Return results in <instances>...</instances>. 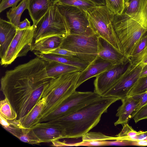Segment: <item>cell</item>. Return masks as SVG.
Wrapping results in <instances>:
<instances>
[{"label":"cell","instance_id":"cb8c5ba5","mask_svg":"<svg viewBox=\"0 0 147 147\" xmlns=\"http://www.w3.org/2000/svg\"><path fill=\"white\" fill-rule=\"evenodd\" d=\"M47 78H55L63 74L81 70L75 67L55 61L48 62L46 67Z\"/></svg>","mask_w":147,"mask_h":147},{"label":"cell","instance_id":"484cf974","mask_svg":"<svg viewBox=\"0 0 147 147\" xmlns=\"http://www.w3.org/2000/svg\"><path fill=\"white\" fill-rule=\"evenodd\" d=\"M27 3L28 0H22L17 6L12 7L7 12V17L9 22L16 27L20 22L22 14L27 9Z\"/></svg>","mask_w":147,"mask_h":147},{"label":"cell","instance_id":"6da1fadb","mask_svg":"<svg viewBox=\"0 0 147 147\" xmlns=\"http://www.w3.org/2000/svg\"><path fill=\"white\" fill-rule=\"evenodd\" d=\"M48 62L37 57L7 71L1 77V90L16 111L17 119L26 115L42 98L53 78L46 76Z\"/></svg>","mask_w":147,"mask_h":147},{"label":"cell","instance_id":"7402d4cb","mask_svg":"<svg viewBox=\"0 0 147 147\" xmlns=\"http://www.w3.org/2000/svg\"><path fill=\"white\" fill-rule=\"evenodd\" d=\"M35 54L37 57L47 62L54 61L69 65L80 69L82 71L85 69L90 63L77 58L56 54L38 53Z\"/></svg>","mask_w":147,"mask_h":147},{"label":"cell","instance_id":"8fae6325","mask_svg":"<svg viewBox=\"0 0 147 147\" xmlns=\"http://www.w3.org/2000/svg\"><path fill=\"white\" fill-rule=\"evenodd\" d=\"M144 65L140 63L130 64L125 71L113 86L101 96L115 97L122 100L126 97L129 92L140 78Z\"/></svg>","mask_w":147,"mask_h":147},{"label":"cell","instance_id":"603a6c76","mask_svg":"<svg viewBox=\"0 0 147 147\" xmlns=\"http://www.w3.org/2000/svg\"><path fill=\"white\" fill-rule=\"evenodd\" d=\"M64 38L55 36L46 37L33 43L31 51L34 54L45 53L60 47Z\"/></svg>","mask_w":147,"mask_h":147},{"label":"cell","instance_id":"d590c367","mask_svg":"<svg viewBox=\"0 0 147 147\" xmlns=\"http://www.w3.org/2000/svg\"><path fill=\"white\" fill-rule=\"evenodd\" d=\"M22 0H2L0 4V13L7 8L16 6L18 3Z\"/></svg>","mask_w":147,"mask_h":147},{"label":"cell","instance_id":"836d02e7","mask_svg":"<svg viewBox=\"0 0 147 147\" xmlns=\"http://www.w3.org/2000/svg\"><path fill=\"white\" fill-rule=\"evenodd\" d=\"M134 98L140 99V101L131 115V118H133L137 112L147 103V91L143 93L133 96Z\"/></svg>","mask_w":147,"mask_h":147},{"label":"cell","instance_id":"83f0119b","mask_svg":"<svg viewBox=\"0 0 147 147\" xmlns=\"http://www.w3.org/2000/svg\"><path fill=\"white\" fill-rule=\"evenodd\" d=\"M53 2L55 3L76 7L86 11L97 6L92 2L85 0H53Z\"/></svg>","mask_w":147,"mask_h":147},{"label":"cell","instance_id":"8992f818","mask_svg":"<svg viewBox=\"0 0 147 147\" xmlns=\"http://www.w3.org/2000/svg\"><path fill=\"white\" fill-rule=\"evenodd\" d=\"M33 25V43L51 36H57L65 38L69 34L65 22L54 3L44 16L36 24Z\"/></svg>","mask_w":147,"mask_h":147},{"label":"cell","instance_id":"f1b7e54d","mask_svg":"<svg viewBox=\"0 0 147 147\" xmlns=\"http://www.w3.org/2000/svg\"><path fill=\"white\" fill-rule=\"evenodd\" d=\"M137 133L138 132L126 123L123 124L121 130L116 136L117 140L133 141L134 138Z\"/></svg>","mask_w":147,"mask_h":147},{"label":"cell","instance_id":"3957f363","mask_svg":"<svg viewBox=\"0 0 147 147\" xmlns=\"http://www.w3.org/2000/svg\"><path fill=\"white\" fill-rule=\"evenodd\" d=\"M81 71L67 73L51 80L42 94V98H45V101L41 118L52 111L76 91Z\"/></svg>","mask_w":147,"mask_h":147},{"label":"cell","instance_id":"5b68a950","mask_svg":"<svg viewBox=\"0 0 147 147\" xmlns=\"http://www.w3.org/2000/svg\"><path fill=\"white\" fill-rule=\"evenodd\" d=\"M86 13L90 27L95 34L104 39L122 53L113 27L114 15L106 5L96 6L88 10Z\"/></svg>","mask_w":147,"mask_h":147},{"label":"cell","instance_id":"4dcf8cb0","mask_svg":"<svg viewBox=\"0 0 147 147\" xmlns=\"http://www.w3.org/2000/svg\"><path fill=\"white\" fill-rule=\"evenodd\" d=\"M147 91V76L140 78L129 92L127 96H132Z\"/></svg>","mask_w":147,"mask_h":147},{"label":"cell","instance_id":"7a4b0ae2","mask_svg":"<svg viewBox=\"0 0 147 147\" xmlns=\"http://www.w3.org/2000/svg\"><path fill=\"white\" fill-rule=\"evenodd\" d=\"M119 100L115 97L101 96L71 114L47 122L60 128L63 138H80L96 126L102 114Z\"/></svg>","mask_w":147,"mask_h":147},{"label":"cell","instance_id":"7c38bea8","mask_svg":"<svg viewBox=\"0 0 147 147\" xmlns=\"http://www.w3.org/2000/svg\"><path fill=\"white\" fill-rule=\"evenodd\" d=\"M130 64L127 61L113 65L111 68L96 77L94 82V92L101 96L109 90L125 71Z\"/></svg>","mask_w":147,"mask_h":147},{"label":"cell","instance_id":"60d3db41","mask_svg":"<svg viewBox=\"0 0 147 147\" xmlns=\"http://www.w3.org/2000/svg\"><path fill=\"white\" fill-rule=\"evenodd\" d=\"M0 123L1 125L3 128L7 127L9 124L8 121L0 115Z\"/></svg>","mask_w":147,"mask_h":147},{"label":"cell","instance_id":"9a60e30c","mask_svg":"<svg viewBox=\"0 0 147 147\" xmlns=\"http://www.w3.org/2000/svg\"><path fill=\"white\" fill-rule=\"evenodd\" d=\"M32 128L41 143L52 142L63 138L60 129L49 122L39 123Z\"/></svg>","mask_w":147,"mask_h":147},{"label":"cell","instance_id":"e575fe53","mask_svg":"<svg viewBox=\"0 0 147 147\" xmlns=\"http://www.w3.org/2000/svg\"><path fill=\"white\" fill-rule=\"evenodd\" d=\"M133 119L136 123L141 120L147 119V103L137 112Z\"/></svg>","mask_w":147,"mask_h":147},{"label":"cell","instance_id":"7bdbcfd3","mask_svg":"<svg viewBox=\"0 0 147 147\" xmlns=\"http://www.w3.org/2000/svg\"><path fill=\"white\" fill-rule=\"evenodd\" d=\"M147 76V64L144 65L143 67L140 74V78Z\"/></svg>","mask_w":147,"mask_h":147},{"label":"cell","instance_id":"ab89813d","mask_svg":"<svg viewBox=\"0 0 147 147\" xmlns=\"http://www.w3.org/2000/svg\"><path fill=\"white\" fill-rule=\"evenodd\" d=\"M131 145L145 146H147V140L137 141H131Z\"/></svg>","mask_w":147,"mask_h":147},{"label":"cell","instance_id":"f546056e","mask_svg":"<svg viewBox=\"0 0 147 147\" xmlns=\"http://www.w3.org/2000/svg\"><path fill=\"white\" fill-rule=\"evenodd\" d=\"M82 141H89L114 140H117L116 137L106 136L100 132H88L82 137Z\"/></svg>","mask_w":147,"mask_h":147},{"label":"cell","instance_id":"b9f144b4","mask_svg":"<svg viewBox=\"0 0 147 147\" xmlns=\"http://www.w3.org/2000/svg\"><path fill=\"white\" fill-rule=\"evenodd\" d=\"M92 2L96 5H106L105 0H85Z\"/></svg>","mask_w":147,"mask_h":147},{"label":"cell","instance_id":"9c48e42d","mask_svg":"<svg viewBox=\"0 0 147 147\" xmlns=\"http://www.w3.org/2000/svg\"><path fill=\"white\" fill-rule=\"evenodd\" d=\"M55 4L65 22L69 34L89 36L95 34L90 27L86 11L73 6Z\"/></svg>","mask_w":147,"mask_h":147},{"label":"cell","instance_id":"277c9868","mask_svg":"<svg viewBox=\"0 0 147 147\" xmlns=\"http://www.w3.org/2000/svg\"><path fill=\"white\" fill-rule=\"evenodd\" d=\"M113 26L122 53L129 59L138 42L147 33V28L123 13L114 15Z\"/></svg>","mask_w":147,"mask_h":147},{"label":"cell","instance_id":"ee69618b","mask_svg":"<svg viewBox=\"0 0 147 147\" xmlns=\"http://www.w3.org/2000/svg\"><path fill=\"white\" fill-rule=\"evenodd\" d=\"M140 63L144 66L147 64V55L143 59Z\"/></svg>","mask_w":147,"mask_h":147},{"label":"cell","instance_id":"e0dca14e","mask_svg":"<svg viewBox=\"0 0 147 147\" xmlns=\"http://www.w3.org/2000/svg\"><path fill=\"white\" fill-rule=\"evenodd\" d=\"M8 121L9 123V125L4 128L20 141L31 144H39L41 143L32 128H27L23 127L17 119Z\"/></svg>","mask_w":147,"mask_h":147},{"label":"cell","instance_id":"4fadbf2b","mask_svg":"<svg viewBox=\"0 0 147 147\" xmlns=\"http://www.w3.org/2000/svg\"><path fill=\"white\" fill-rule=\"evenodd\" d=\"M121 13L136 20L147 28V0H125Z\"/></svg>","mask_w":147,"mask_h":147},{"label":"cell","instance_id":"8d00e7d4","mask_svg":"<svg viewBox=\"0 0 147 147\" xmlns=\"http://www.w3.org/2000/svg\"><path fill=\"white\" fill-rule=\"evenodd\" d=\"M131 145V141L125 140H116L114 141H106V146Z\"/></svg>","mask_w":147,"mask_h":147},{"label":"cell","instance_id":"d6a6232c","mask_svg":"<svg viewBox=\"0 0 147 147\" xmlns=\"http://www.w3.org/2000/svg\"><path fill=\"white\" fill-rule=\"evenodd\" d=\"M43 53H52L58 54L68 57L75 58L81 60L76 53L60 47L47 51Z\"/></svg>","mask_w":147,"mask_h":147},{"label":"cell","instance_id":"52a82bcc","mask_svg":"<svg viewBox=\"0 0 147 147\" xmlns=\"http://www.w3.org/2000/svg\"><path fill=\"white\" fill-rule=\"evenodd\" d=\"M100 96L94 92L76 90L55 109L41 118L39 123L52 121L71 114Z\"/></svg>","mask_w":147,"mask_h":147},{"label":"cell","instance_id":"ba28073f","mask_svg":"<svg viewBox=\"0 0 147 147\" xmlns=\"http://www.w3.org/2000/svg\"><path fill=\"white\" fill-rule=\"evenodd\" d=\"M98 36L69 34L65 37L60 48L76 53L82 60L91 63L98 55Z\"/></svg>","mask_w":147,"mask_h":147},{"label":"cell","instance_id":"4316f807","mask_svg":"<svg viewBox=\"0 0 147 147\" xmlns=\"http://www.w3.org/2000/svg\"><path fill=\"white\" fill-rule=\"evenodd\" d=\"M0 115L9 121L17 119V114L9 100L6 98L0 102Z\"/></svg>","mask_w":147,"mask_h":147},{"label":"cell","instance_id":"1f68e13d","mask_svg":"<svg viewBox=\"0 0 147 147\" xmlns=\"http://www.w3.org/2000/svg\"><path fill=\"white\" fill-rule=\"evenodd\" d=\"M106 6L115 15L120 14L123 12L125 0H105Z\"/></svg>","mask_w":147,"mask_h":147},{"label":"cell","instance_id":"ffe728a7","mask_svg":"<svg viewBox=\"0 0 147 147\" xmlns=\"http://www.w3.org/2000/svg\"><path fill=\"white\" fill-rule=\"evenodd\" d=\"M53 3V0H28L27 9L33 25L44 16Z\"/></svg>","mask_w":147,"mask_h":147},{"label":"cell","instance_id":"2e32d148","mask_svg":"<svg viewBox=\"0 0 147 147\" xmlns=\"http://www.w3.org/2000/svg\"><path fill=\"white\" fill-rule=\"evenodd\" d=\"M113 65L98 55L95 59L85 69L81 72L78 80L76 87L88 79L100 74L111 68Z\"/></svg>","mask_w":147,"mask_h":147},{"label":"cell","instance_id":"30bf717a","mask_svg":"<svg viewBox=\"0 0 147 147\" xmlns=\"http://www.w3.org/2000/svg\"><path fill=\"white\" fill-rule=\"evenodd\" d=\"M34 29L32 25L28 28H17L16 34L3 57L1 59V65L7 66L18 57L26 56L31 51L33 43Z\"/></svg>","mask_w":147,"mask_h":147},{"label":"cell","instance_id":"74e56055","mask_svg":"<svg viewBox=\"0 0 147 147\" xmlns=\"http://www.w3.org/2000/svg\"><path fill=\"white\" fill-rule=\"evenodd\" d=\"M147 140V131H139L138 132L137 135L133 139V141H137Z\"/></svg>","mask_w":147,"mask_h":147},{"label":"cell","instance_id":"ac0fdd59","mask_svg":"<svg viewBox=\"0 0 147 147\" xmlns=\"http://www.w3.org/2000/svg\"><path fill=\"white\" fill-rule=\"evenodd\" d=\"M17 28L9 21L0 19V57L3 58L15 36Z\"/></svg>","mask_w":147,"mask_h":147},{"label":"cell","instance_id":"d4e9b609","mask_svg":"<svg viewBox=\"0 0 147 147\" xmlns=\"http://www.w3.org/2000/svg\"><path fill=\"white\" fill-rule=\"evenodd\" d=\"M147 55V33L140 40L129 60L131 63H140Z\"/></svg>","mask_w":147,"mask_h":147},{"label":"cell","instance_id":"44dd1931","mask_svg":"<svg viewBox=\"0 0 147 147\" xmlns=\"http://www.w3.org/2000/svg\"><path fill=\"white\" fill-rule=\"evenodd\" d=\"M45 101V98H42L25 116L18 119L23 127L30 128L39 123Z\"/></svg>","mask_w":147,"mask_h":147},{"label":"cell","instance_id":"5bb4252c","mask_svg":"<svg viewBox=\"0 0 147 147\" xmlns=\"http://www.w3.org/2000/svg\"><path fill=\"white\" fill-rule=\"evenodd\" d=\"M98 55L113 65L123 63L128 60L122 53L100 36L98 37Z\"/></svg>","mask_w":147,"mask_h":147},{"label":"cell","instance_id":"d6986e66","mask_svg":"<svg viewBox=\"0 0 147 147\" xmlns=\"http://www.w3.org/2000/svg\"><path fill=\"white\" fill-rule=\"evenodd\" d=\"M121 100L122 104L117 110L116 116L118 117V119L114 123L115 126L127 123L131 118V115L140 99H135L132 96H127Z\"/></svg>","mask_w":147,"mask_h":147},{"label":"cell","instance_id":"f35d334b","mask_svg":"<svg viewBox=\"0 0 147 147\" xmlns=\"http://www.w3.org/2000/svg\"><path fill=\"white\" fill-rule=\"evenodd\" d=\"M31 26L30 22L27 18H26L20 22L17 28L18 29H23L29 28Z\"/></svg>","mask_w":147,"mask_h":147}]
</instances>
